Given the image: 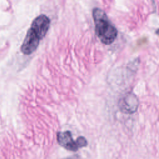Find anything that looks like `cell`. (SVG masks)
I'll use <instances>...</instances> for the list:
<instances>
[{
  "instance_id": "1",
  "label": "cell",
  "mask_w": 159,
  "mask_h": 159,
  "mask_svg": "<svg viewBox=\"0 0 159 159\" xmlns=\"http://www.w3.org/2000/svg\"><path fill=\"white\" fill-rule=\"evenodd\" d=\"M50 24V19L44 14L34 19L20 47V50L24 55H30L37 49L40 40L47 33Z\"/></svg>"
},
{
  "instance_id": "2",
  "label": "cell",
  "mask_w": 159,
  "mask_h": 159,
  "mask_svg": "<svg viewBox=\"0 0 159 159\" xmlns=\"http://www.w3.org/2000/svg\"><path fill=\"white\" fill-rule=\"evenodd\" d=\"M93 17L98 37L102 43L111 44L117 37V30L109 20L106 12L99 7H95L93 10Z\"/></svg>"
},
{
  "instance_id": "3",
  "label": "cell",
  "mask_w": 159,
  "mask_h": 159,
  "mask_svg": "<svg viewBox=\"0 0 159 159\" xmlns=\"http://www.w3.org/2000/svg\"><path fill=\"white\" fill-rule=\"evenodd\" d=\"M119 110L125 114L134 113L139 107V100L133 93H127L118 102Z\"/></svg>"
},
{
  "instance_id": "4",
  "label": "cell",
  "mask_w": 159,
  "mask_h": 159,
  "mask_svg": "<svg viewBox=\"0 0 159 159\" xmlns=\"http://www.w3.org/2000/svg\"><path fill=\"white\" fill-rule=\"evenodd\" d=\"M57 140L60 145L68 150L76 152L79 148L76 140H73L72 134L69 130L58 132Z\"/></svg>"
},
{
  "instance_id": "5",
  "label": "cell",
  "mask_w": 159,
  "mask_h": 159,
  "mask_svg": "<svg viewBox=\"0 0 159 159\" xmlns=\"http://www.w3.org/2000/svg\"><path fill=\"white\" fill-rule=\"evenodd\" d=\"M76 142H77V143H78V147L79 148H82V147H84L86 146H87L88 145V141L86 139L85 137H83V136H80V137H78L77 139H76Z\"/></svg>"
},
{
  "instance_id": "6",
  "label": "cell",
  "mask_w": 159,
  "mask_h": 159,
  "mask_svg": "<svg viewBox=\"0 0 159 159\" xmlns=\"http://www.w3.org/2000/svg\"><path fill=\"white\" fill-rule=\"evenodd\" d=\"M63 159H80V157L78 155H73L64 158Z\"/></svg>"
}]
</instances>
